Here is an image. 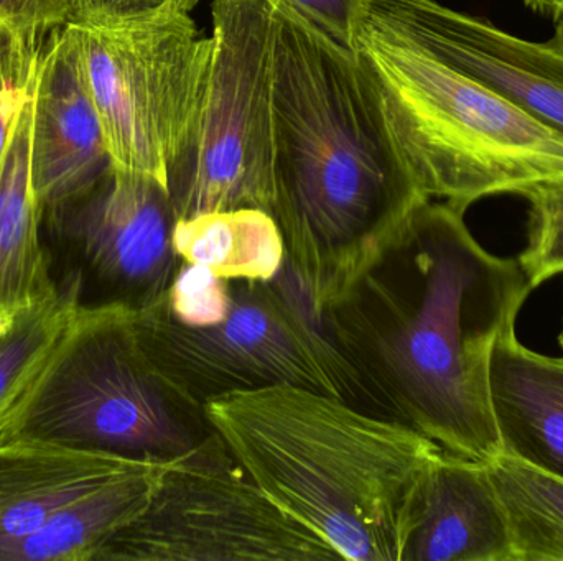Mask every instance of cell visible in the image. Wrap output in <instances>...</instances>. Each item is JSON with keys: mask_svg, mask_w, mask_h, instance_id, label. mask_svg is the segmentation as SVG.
<instances>
[{"mask_svg": "<svg viewBox=\"0 0 563 561\" xmlns=\"http://www.w3.org/2000/svg\"><path fill=\"white\" fill-rule=\"evenodd\" d=\"M452 204L427 201L389 257L327 313L363 389L446 453H501L489 399L493 348L531 293L518 260L479 246Z\"/></svg>", "mask_w": 563, "mask_h": 561, "instance_id": "1", "label": "cell"}, {"mask_svg": "<svg viewBox=\"0 0 563 561\" xmlns=\"http://www.w3.org/2000/svg\"><path fill=\"white\" fill-rule=\"evenodd\" d=\"M274 3L271 216L288 262L327 315L399 249L430 198L353 49Z\"/></svg>", "mask_w": 563, "mask_h": 561, "instance_id": "2", "label": "cell"}, {"mask_svg": "<svg viewBox=\"0 0 563 561\" xmlns=\"http://www.w3.org/2000/svg\"><path fill=\"white\" fill-rule=\"evenodd\" d=\"M234 460L340 560L400 561L413 504L442 448L336 395L280 384L205 405Z\"/></svg>", "mask_w": 563, "mask_h": 561, "instance_id": "3", "label": "cell"}, {"mask_svg": "<svg viewBox=\"0 0 563 561\" xmlns=\"http://www.w3.org/2000/svg\"><path fill=\"white\" fill-rule=\"evenodd\" d=\"M351 49L430 200L465 213L482 198L563 180L562 134L430 52L380 0H367Z\"/></svg>", "mask_w": 563, "mask_h": 561, "instance_id": "4", "label": "cell"}, {"mask_svg": "<svg viewBox=\"0 0 563 561\" xmlns=\"http://www.w3.org/2000/svg\"><path fill=\"white\" fill-rule=\"evenodd\" d=\"M218 440L205 405L172 384L148 355L137 312L109 306L76 312L0 445L174 463Z\"/></svg>", "mask_w": 563, "mask_h": 561, "instance_id": "5", "label": "cell"}, {"mask_svg": "<svg viewBox=\"0 0 563 561\" xmlns=\"http://www.w3.org/2000/svg\"><path fill=\"white\" fill-rule=\"evenodd\" d=\"M223 322L190 328L162 302L137 312L142 343L155 364L198 404L233 392L290 384L360 405L363 389L288 259L274 279L231 280ZM361 407V405H360Z\"/></svg>", "mask_w": 563, "mask_h": 561, "instance_id": "6", "label": "cell"}, {"mask_svg": "<svg viewBox=\"0 0 563 561\" xmlns=\"http://www.w3.org/2000/svg\"><path fill=\"white\" fill-rule=\"evenodd\" d=\"M211 49L167 170L178 220L256 207L273 214L274 0H211Z\"/></svg>", "mask_w": 563, "mask_h": 561, "instance_id": "7", "label": "cell"}, {"mask_svg": "<svg viewBox=\"0 0 563 561\" xmlns=\"http://www.w3.org/2000/svg\"><path fill=\"white\" fill-rule=\"evenodd\" d=\"M178 217L167 184L111 171L91 190L40 210V240L55 295L76 312L162 302L177 273Z\"/></svg>", "mask_w": 563, "mask_h": 561, "instance_id": "8", "label": "cell"}, {"mask_svg": "<svg viewBox=\"0 0 563 561\" xmlns=\"http://www.w3.org/2000/svg\"><path fill=\"white\" fill-rule=\"evenodd\" d=\"M112 164L167 184L197 104L210 36L188 13L115 26L65 23Z\"/></svg>", "mask_w": 563, "mask_h": 561, "instance_id": "9", "label": "cell"}, {"mask_svg": "<svg viewBox=\"0 0 563 561\" xmlns=\"http://www.w3.org/2000/svg\"><path fill=\"white\" fill-rule=\"evenodd\" d=\"M327 542L277 507L223 440L165 471L141 516L95 561H333Z\"/></svg>", "mask_w": 563, "mask_h": 561, "instance_id": "10", "label": "cell"}, {"mask_svg": "<svg viewBox=\"0 0 563 561\" xmlns=\"http://www.w3.org/2000/svg\"><path fill=\"white\" fill-rule=\"evenodd\" d=\"M430 52L563 135V16L532 42L437 0H380Z\"/></svg>", "mask_w": 563, "mask_h": 561, "instance_id": "11", "label": "cell"}, {"mask_svg": "<svg viewBox=\"0 0 563 561\" xmlns=\"http://www.w3.org/2000/svg\"><path fill=\"white\" fill-rule=\"evenodd\" d=\"M112 167L98 111L63 25L40 53L33 91L32 188L40 210L86 193Z\"/></svg>", "mask_w": 563, "mask_h": 561, "instance_id": "12", "label": "cell"}, {"mask_svg": "<svg viewBox=\"0 0 563 561\" xmlns=\"http://www.w3.org/2000/svg\"><path fill=\"white\" fill-rule=\"evenodd\" d=\"M400 561H512L505 507L485 463L443 450L433 460Z\"/></svg>", "mask_w": 563, "mask_h": 561, "instance_id": "13", "label": "cell"}, {"mask_svg": "<svg viewBox=\"0 0 563 561\" xmlns=\"http://www.w3.org/2000/svg\"><path fill=\"white\" fill-rule=\"evenodd\" d=\"M489 399L501 453L563 480V356L531 351L508 326L493 348Z\"/></svg>", "mask_w": 563, "mask_h": 561, "instance_id": "14", "label": "cell"}, {"mask_svg": "<svg viewBox=\"0 0 563 561\" xmlns=\"http://www.w3.org/2000/svg\"><path fill=\"white\" fill-rule=\"evenodd\" d=\"M137 463L53 445H0V561L56 510Z\"/></svg>", "mask_w": 563, "mask_h": 561, "instance_id": "15", "label": "cell"}, {"mask_svg": "<svg viewBox=\"0 0 563 561\" xmlns=\"http://www.w3.org/2000/svg\"><path fill=\"white\" fill-rule=\"evenodd\" d=\"M32 124L33 92L20 111L0 165V319L55 295L32 188Z\"/></svg>", "mask_w": 563, "mask_h": 561, "instance_id": "16", "label": "cell"}, {"mask_svg": "<svg viewBox=\"0 0 563 561\" xmlns=\"http://www.w3.org/2000/svg\"><path fill=\"white\" fill-rule=\"evenodd\" d=\"M172 463L141 461L56 510L3 561H95L99 550L151 503Z\"/></svg>", "mask_w": 563, "mask_h": 561, "instance_id": "17", "label": "cell"}, {"mask_svg": "<svg viewBox=\"0 0 563 561\" xmlns=\"http://www.w3.org/2000/svg\"><path fill=\"white\" fill-rule=\"evenodd\" d=\"M174 247L178 259L228 280H271L287 260L276 220L256 207L178 220Z\"/></svg>", "mask_w": 563, "mask_h": 561, "instance_id": "18", "label": "cell"}, {"mask_svg": "<svg viewBox=\"0 0 563 561\" xmlns=\"http://www.w3.org/2000/svg\"><path fill=\"white\" fill-rule=\"evenodd\" d=\"M485 464L505 507L512 561H563V480L506 453Z\"/></svg>", "mask_w": 563, "mask_h": 561, "instance_id": "19", "label": "cell"}, {"mask_svg": "<svg viewBox=\"0 0 563 561\" xmlns=\"http://www.w3.org/2000/svg\"><path fill=\"white\" fill-rule=\"evenodd\" d=\"M75 316L71 303L53 295L0 319V440L38 384Z\"/></svg>", "mask_w": 563, "mask_h": 561, "instance_id": "20", "label": "cell"}, {"mask_svg": "<svg viewBox=\"0 0 563 561\" xmlns=\"http://www.w3.org/2000/svg\"><path fill=\"white\" fill-rule=\"evenodd\" d=\"M531 204L528 246L519 256L531 289L563 273V180L545 181L522 191Z\"/></svg>", "mask_w": 563, "mask_h": 561, "instance_id": "21", "label": "cell"}, {"mask_svg": "<svg viewBox=\"0 0 563 561\" xmlns=\"http://www.w3.org/2000/svg\"><path fill=\"white\" fill-rule=\"evenodd\" d=\"M40 33L0 23V165L20 111L35 89Z\"/></svg>", "mask_w": 563, "mask_h": 561, "instance_id": "22", "label": "cell"}, {"mask_svg": "<svg viewBox=\"0 0 563 561\" xmlns=\"http://www.w3.org/2000/svg\"><path fill=\"white\" fill-rule=\"evenodd\" d=\"M231 300V280L218 277L207 267L180 259L162 306L174 322L190 328H205L223 322Z\"/></svg>", "mask_w": 563, "mask_h": 561, "instance_id": "23", "label": "cell"}, {"mask_svg": "<svg viewBox=\"0 0 563 561\" xmlns=\"http://www.w3.org/2000/svg\"><path fill=\"white\" fill-rule=\"evenodd\" d=\"M69 22L89 26L129 25L187 13L181 0H69Z\"/></svg>", "mask_w": 563, "mask_h": 561, "instance_id": "24", "label": "cell"}, {"mask_svg": "<svg viewBox=\"0 0 563 561\" xmlns=\"http://www.w3.org/2000/svg\"><path fill=\"white\" fill-rule=\"evenodd\" d=\"M305 19L320 26L341 45L353 48L357 26L364 16L367 0H282Z\"/></svg>", "mask_w": 563, "mask_h": 561, "instance_id": "25", "label": "cell"}, {"mask_svg": "<svg viewBox=\"0 0 563 561\" xmlns=\"http://www.w3.org/2000/svg\"><path fill=\"white\" fill-rule=\"evenodd\" d=\"M69 15V0H0V23L22 32L63 26Z\"/></svg>", "mask_w": 563, "mask_h": 561, "instance_id": "26", "label": "cell"}, {"mask_svg": "<svg viewBox=\"0 0 563 561\" xmlns=\"http://www.w3.org/2000/svg\"><path fill=\"white\" fill-rule=\"evenodd\" d=\"M525 3L529 9L551 15L554 20L563 16V0H525Z\"/></svg>", "mask_w": 563, "mask_h": 561, "instance_id": "27", "label": "cell"}, {"mask_svg": "<svg viewBox=\"0 0 563 561\" xmlns=\"http://www.w3.org/2000/svg\"><path fill=\"white\" fill-rule=\"evenodd\" d=\"M200 0H181V7H184L185 12H190Z\"/></svg>", "mask_w": 563, "mask_h": 561, "instance_id": "28", "label": "cell"}, {"mask_svg": "<svg viewBox=\"0 0 563 561\" xmlns=\"http://www.w3.org/2000/svg\"><path fill=\"white\" fill-rule=\"evenodd\" d=\"M559 345H561V348H562V351H563V318H562L561 335H559Z\"/></svg>", "mask_w": 563, "mask_h": 561, "instance_id": "29", "label": "cell"}]
</instances>
